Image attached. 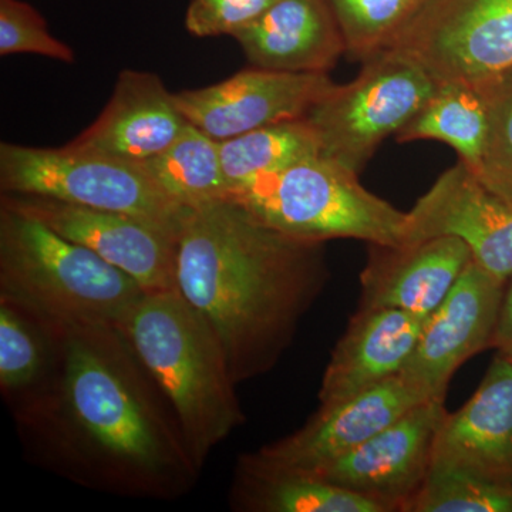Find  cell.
I'll use <instances>...</instances> for the list:
<instances>
[{
  "instance_id": "cb8c5ba5",
  "label": "cell",
  "mask_w": 512,
  "mask_h": 512,
  "mask_svg": "<svg viewBox=\"0 0 512 512\" xmlns=\"http://www.w3.org/2000/svg\"><path fill=\"white\" fill-rule=\"evenodd\" d=\"M55 342L20 309L0 301V386L3 393H33L53 363Z\"/></svg>"
},
{
  "instance_id": "4fadbf2b",
  "label": "cell",
  "mask_w": 512,
  "mask_h": 512,
  "mask_svg": "<svg viewBox=\"0 0 512 512\" xmlns=\"http://www.w3.org/2000/svg\"><path fill=\"white\" fill-rule=\"evenodd\" d=\"M328 73H288L242 70L204 89L175 94L188 123L217 141L248 131L302 119L333 86Z\"/></svg>"
},
{
  "instance_id": "9a60e30c",
  "label": "cell",
  "mask_w": 512,
  "mask_h": 512,
  "mask_svg": "<svg viewBox=\"0 0 512 512\" xmlns=\"http://www.w3.org/2000/svg\"><path fill=\"white\" fill-rule=\"evenodd\" d=\"M473 261L468 245L454 237L396 247L370 244L359 309H399L427 319Z\"/></svg>"
},
{
  "instance_id": "30bf717a",
  "label": "cell",
  "mask_w": 512,
  "mask_h": 512,
  "mask_svg": "<svg viewBox=\"0 0 512 512\" xmlns=\"http://www.w3.org/2000/svg\"><path fill=\"white\" fill-rule=\"evenodd\" d=\"M446 414L444 400L421 403L309 474L375 501L384 512L406 511L429 474L434 441Z\"/></svg>"
},
{
  "instance_id": "8992f818",
  "label": "cell",
  "mask_w": 512,
  "mask_h": 512,
  "mask_svg": "<svg viewBox=\"0 0 512 512\" xmlns=\"http://www.w3.org/2000/svg\"><path fill=\"white\" fill-rule=\"evenodd\" d=\"M0 187L5 194L37 195L133 215L174 232L180 231L190 210L175 202L143 165L67 146L0 144Z\"/></svg>"
},
{
  "instance_id": "ac0fdd59",
  "label": "cell",
  "mask_w": 512,
  "mask_h": 512,
  "mask_svg": "<svg viewBox=\"0 0 512 512\" xmlns=\"http://www.w3.org/2000/svg\"><path fill=\"white\" fill-rule=\"evenodd\" d=\"M426 320L399 309H357L326 367L320 406L343 402L400 375Z\"/></svg>"
},
{
  "instance_id": "6da1fadb",
  "label": "cell",
  "mask_w": 512,
  "mask_h": 512,
  "mask_svg": "<svg viewBox=\"0 0 512 512\" xmlns=\"http://www.w3.org/2000/svg\"><path fill=\"white\" fill-rule=\"evenodd\" d=\"M55 360L23 417L73 478L120 494L167 497L200 471L178 421L120 330L53 338ZM165 399V397H164Z\"/></svg>"
},
{
  "instance_id": "f546056e",
  "label": "cell",
  "mask_w": 512,
  "mask_h": 512,
  "mask_svg": "<svg viewBox=\"0 0 512 512\" xmlns=\"http://www.w3.org/2000/svg\"><path fill=\"white\" fill-rule=\"evenodd\" d=\"M491 348L497 350V355L512 362V276L505 286L497 325L491 339Z\"/></svg>"
},
{
  "instance_id": "ffe728a7",
  "label": "cell",
  "mask_w": 512,
  "mask_h": 512,
  "mask_svg": "<svg viewBox=\"0 0 512 512\" xmlns=\"http://www.w3.org/2000/svg\"><path fill=\"white\" fill-rule=\"evenodd\" d=\"M490 137L487 101L476 84L448 82L437 89L396 134L399 143L436 140L457 151L473 171L483 165Z\"/></svg>"
},
{
  "instance_id": "7a4b0ae2",
  "label": "cell",
  "mask_w": 512,
  "mask_h": 512,
  "mask_svg": "<svg viewBox=\"0 0 512 512\" xmlns=\"http://www.w3.org/2000/svg\"><path fill=\"white\" fill-rule=\"evenodd\" d=\"M326 281L323 242L286 235L238 202L184 215L175 289L220 339L235 384L275 366Z\"/></svg>"
},
{
  "instance_id": "83f0119b",
  "label": "cell",
  "mask_w": 512,
  "mask_h": 512,
  "mask_svg": "<svg viewBox=\"0 0 512 512\" xmlns=\"http://www.w3.org/2000/svg\"><path fill=\"white\" fill-rule=\"evenodd\" d=\"M15 53L74 62L73 50L47 32L45 20L32 6L20 0H0V55Z\"/></svg>"
},
{
  "instance_id": "5b68a950",
  "label": "cell",
  "mask_w": 512,
  "mask_h": 512,
  "mask_svg": "<svg viewBox=\"0 0 512 512\" xmlns=\"http://www.w3.org/2000/svg\"><path fill=\"white\" fill-rule=\"evenodd\" d=\"M228 200L269 227L306 241L350 238L390 247L404 241L407 212L367 191L359 174L320 156L262 175Z\"/></svg>"
},
{
  "instance_id": "5bb4252c",
  "label": "cell",
  "mask_w": 512,
  "mask_h": 512,
  "mask_svg": "<svg viewBox=\"0 0 512 512\" xmlns=\"http://www.w3.org/2000/svg\"><path fill=\"white\" fill-rule=\"evenodd\" d=\"M505 286L473 261L427 318L402 373L431 400H444L458 367L491 348Z\"/></svg>"
},
{
  "instance_id": "4316f807",
  "label": "cell",
  "mask_w": 512,
  "mask_h": 512,
  "mask_svg": "<svg viewBox=\"0 0 512 512\" xmlns=\"http://www.w3.org/2000/svg\"><path fill=\"white\" fill-rule=\"evenodd\" d=\"M476 86L487 101L490 137L483 165L474 173L512 202V69Z\"/></svg>"
},
{
  "instance_id": "44dd1931",
  "label": "cell",
  "mask_w": 512,
  "mask_h": 512,
  "mask_svg": "<svg viewBox=\"0 0 512 512\" xmlns=\"http://www.w3.org/2000/svg\"><path fill=\"white\" fill-rule=\"evenodd\" d=\"M232 508L254 512H384L375 501L305 473H271L238 463Z\"/></svg>"
},
{
  "instance_id": "3957f363",
  "label": "cell",
  "mask_w": 512,
  "mask_h": 512,
  "mask_svg": "<svg viewBox=\"0 0 512 512\" xmlns=\"http://www.w3.org/2000/svg\"><path fill=\"white\" fill-rule=\"evenodd\" d=\"M144 293L126 272L2 200L0 301L50 338L120 330Z\"/></svg>"
},
{
  "instance_id": "8fae6325",
  "label": "cell",
  "mask_w": 512,
  "mask_h": 512,
  "mask_svg": "<svg viewBox=\"0 0 512 512\" xmlns=\"http://www.w3.org/2000/svg\"><path fill=\"white\" fill-rule=\"evenodd\" d=\"M437 237L461 239L478 266L498 281H510L512 202L460 160L407 211L403 244Z\"/></svg>"
},
{
  "instance_id": "484cf974",
  "label": "cell",
  "mask_w": 512,
  "mask_h": 512,
  "mask_svg": "<svg viewBox=\"0 0 512 512\" xmlns=\"http://www.w3.org/2000/svg\"><path fill=\"white\" fill-rule=\"evenodd\" d=\"M406 512H512V490L447 464L431 463Z\"/></svg>"
},
{
  "instance_id": "52a82bcc",
  "label": "cell",
  "mask_w": 512,
  "mask_h": 512,
  "mask_svg": "<svg viewBox=\"0 0 512 512\" xmlns=\"http://www.w3.org/2000/svg\"><path fill=\"white\" fill-rule=\"evenodd\" d=\"M362 64L355 80L333 84L305 116L318 136L319 156L356 174L437 89L420 64L393 50Z\"/></svg>"
},
{
  "instance_id": "7c38bea8",
  "label": "cell",
  "mask_w": 512,
  "mask_h": 512,
  "mask_svg": "<svg viewBox=\"0 0 512 512\" xmlns=\"http://www.w3.org/2000/svg\"><path fill=\"white\" fill-rule=\"evenodd\" d=\"M2 200L45 222L62 237L89 248L136 279L146 293L175 289L178 232L133 215L37 195L5 194Z\"/></svg>"
},
{
  "instance_id": "603a6c76",
  "label": "cell",
  "mask_w": 512,
  "mask_h": 512,
  "mask_svg": "<svg viewBox=\"0 0 512 512\" xmlns=\"http://www.w3.org/2000/svg\"><path fill=\"white\" fill-rule=\"evenodd\" d=\"M141 165L184 208L200 207L228 197L220 141L190 123L167 150Z\"/></svg>"
},
{
  "instance_id": "d4e9b609",
  "label": "cell",
  "mask_w": 512,
  "mask_h": 512,
  "mask_svg": "<svg viewBox=\"0 0 512 512\" xmlns=\"http://www.w3.org/2000/svg\"><path fill=\"white\" fill-rule=\"evenodd\" d=\"M346 42V55L365 63L392 45L423 0H326Z\"/></svg>"
},
{
  "instance_id": "d6986e66",
  "label": "cell",
  "mask_w": 512,
  "mask_h": 512,
  "mask_svg": "<svg viewBox=\"0 0 512 512\" xmlns=\"http://www.w3.org/2000/svg\"><path fill=\"white\" fill-rule=\"evenodd\" d=\"M254 67L288 73H328L346 42L326 0H276L234 36Z\"/></svg>"
},
{
  "instance_id": "e0dca14e",
  "label": "cell",
  "mask_w": 512,
  "mask_h": 512,
  "mask_svg": "<svg viewBox=\"0 0 512 512\" xmlns=\"http://www.w3.org/2000/svg\"><path fill=\"white\" fill-rule=\"evenodd\" d=\"M187 126L157 74L124 70L99 119L67 147L141 164L167 150Z\"/></svg>"
},
{
  "instance_id": "ba28073f",
  "label": "cell",
  "mask_w": 512,
  "mask_h": 512,
  "mask_svg": "<svg viewBox=\"0 0 512 512\" xmlns=\"http://www.w3.org/2000/svg\"><path fill=\"white\" fill-rule=\"evenodd\" d=\"M387 49L437 84L488 82L512 69V0H423Z\"/></svg>"
},
{
  "instance_id": "2e32d148",
  "label": "cell",
  "mask_w": 512,
  "mask_h": 512,
  "mask_svg": "<svg viewBox=\"0 0 512 512\" xmlns=\"http://www.w3.org/2000/svg\"><path fill=\"white\" fill-rule=\"evenodd\" d=\"M512 490V362L494 357L470 400L446 414L433 461Z\"/></svg>"
},
{
  "instance_id": "7402d4cb",
  "label": "cell",
  "mask_w": 512,
  "mask_h": 512,
  "mask_svg": "<svg viewBox=\"0 0 512 512\" xmlns=\"http://www.w3.org/2000/svg\"><path fill=\"white\" fill-rule=\"evenodd\" d=\"M319 153L318 136L305 117L269 124L220 141L228 195L262 175L318 157Z\"/></svg>"
},
{
  "instance_id": "277c9868",
  "label": "cell",
  "mask_w": 512,
  "mask_h": 512,
  "mask_svg": "<svg viewBox=\"0 0 512 512\" xmlns=\"http://www.w3.org/2000/svg\"><path fill=\"white\" fill-rule=\"evenodd\" d=\"M120 332L173 409L201 471L211 451L245 423L220 339L177 289L144 293Z\"/></svg>"
},
{
  "instance_id": "9c48e42d",
  "label": "cell",
  "mask_w": 512,
  "mask_h": 512,
  "mask_svg": "<svg viewBox=\"0 0 512 512\" xmlns=\"http://www.w3.org/2000/svg\"><path fill=\"white\" fill-rule=\"evenodd\" d=\"M429 400L419 386L400 373L343 402L320 406L301 430L256 453L245 454L239 463L271 473H313Z\"/></svg>"
},
{
  "instance_id": "f1b7e54d",
  "label": "cell",
  "mask_w": 512,
  "mask_h": 512,
  "mask_svg": "<svg viewBox=\"0 0 512 512\" xmlns=\"http://www.w3.org/2000/svg\"><path fill=\"white\" fill-rule=\"evenodd\" d=\"M276 0H191L185 28L197 37H234L247 28Z\"/></svg>"
}]
</instances>
